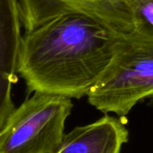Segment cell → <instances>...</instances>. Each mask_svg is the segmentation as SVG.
<instances>
[{"mask_svg":"<svg viewBox=\"0 0 153 153\" xmlns=\"http://www.w3.org/2000/svg\"><path fill=\"white\" fill-rule=\"evenodd\" d=\"M72 99L34 92L0 126V153H49L62 141Z\"/></svg>","mask_w":153,"mask_h":153,"instance_id":"3","label":"cell"},{"mask_svg":"<svg viewBox=\"0 0 153 153\" xmlns=\"http://www.w3.org/2000/svg\"><path fill=\"white\" fill-rule=\"evenodd\" d=\"M123 33L72 13L24 32L18 74L30 92L81 99L109 66Z\"/></svg>","mask_w":153,"mask_h":153,"instance_id":"1","label":"cell"},{"mask_svg":"<svg viewBox=\"0 0 153 153\" xmlns=\"http://www.w3.org/2000/svg\"><path fill=\"white\" fill-rule=\"evenodd\" d=\"M131 12L134 30L142 39H153V0H126Z\"/></svg>","mask_w":153,"mask_h":153,"instance_id":"7","label":"cell"},{"mask_svg":"<svg viewBox=\"0 0 153 153\" xmlns=\"http://www.w3.org/2000/svg\"><path fill=\"white\" fill-rule=\"evenodd\" d=\"M19 4L25 32L72 13L96 18L119 33L134 30L126 0H19Z\"/></svg>","mask_w":153,"mask_h":153,"instance_id":"4","label":"cell"},{"mask_svg":"<svg viewBox=\"0 0 153 153\" xmlns=\"http://www.w3.org/2000/svg\"><path fill=\"white\" fill-rule=\"evenodd\" d=\"M22 25L19 0H0V126L16 108L11 93L17 82Z\"/></svg>","mask_w":153,"mask_h":153,"instance_id":"5","label":"cell"},{"mask_svg":"<svg viewBox=\"0 0 153 153\" xmlns=\"http://www.w3.org/2000/svg\"><path fill=\"white\" fill-rule=\"evenodd\" d=\"M128 140L129 132L123 120L106 114L65 134L49 153H120Z\"/></svg>","mask_w":153,"mask_h":153,"instance_id":"6","label":"cell"},{"mask_svg":"<svg viewBox=\"0 0 153 153\" xmlns=\"http://www.w3.org/2000/svg\"><path fill=\"white\" fill-rule=\"evenodd\" d=\"M86 97L100 112L121 117L153 98V39L122 34L109 66Z\"/></svg>","mask_w":153,"mask_h":153,"instance_id":"2","label":"cell"}]
</instances>
